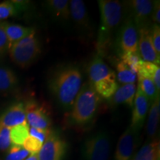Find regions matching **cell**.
I'll return each instance as SVG.
<instances>
[{
	"label": "cell",
	"mask_w": 160,
	"mask_h": 160,
	"mask_svg": "<svg viewBox=\"0 0 160 160\" xmlns=\"http://www.w3.org/2000/svg\"><path fill=\"white\" fill-rule=\"evenodd\" d=\"M82 73L73 65H62L52 73L48 86L57 102L65 108H71L82 87Z\"/></svg>",
	"instance_id": "6da1fadb"
},
{
	"label": "cell",
	"mask_w": 160,
	"mask_h": 160,
	"mask_svg": "<svg viewBox=\"0 0 160 160\" xmlns=\"http://www.w3.org/2000/svg\"><path fill=\"white\" fill-rule=\"evenodd\" d=\"M100 97L90 82L83 84L72 106L71 118L74 124L85 125L97 114Z\"/></svg>",
	"instance_id": "7a4b0ae2"
},
{
	"label": "cell",
	"mask_w": 160,
	"mask_h": 160,
	"mask_svg": "<svg viewBox=\"0 0 160 160\" xmlns=\"http://www.w3.org/2000/svg\"><path fill=\"white\" fill-rule=\"evenodd\" d=\"M98 5L101 14L99 41L102 45L108 41L112 32L119 25L122 18L123 8L119 1L99 0Z\"/></svg>",
	"instance_id": "3957f363"
},
{
	"label": "cell",
	"mask_w": 160,
	"mask_h": 160,
	"mask_svg": "<svg viewBox=\"0 0 160 160\" xmlns=\"http://www.w3.org/2000/svg\"><path fill=\"white\" fill-rule=\"evenodd\" d=\"M41 53V45L35 33L13 43L9 48V54L13 63L21 68L31 65Z\"/></svg>",
	"instance_id": "277c9868"
},
{
	"label": "cell",
	"mask_w": 160,
	"mask_h": 160,
	"mask_svg": "<svg viewBox=\"0 0 160 160\" xmlns=\"http://www.w3.org/2000/svg\"><path fill=\"white\" fill-rule=\"evenodd\" d=\"M111 151V141L108 135L102 131L85 139L82 146L85 160H108Z\"/></svg>",
	"instance_id": "5b68a950"
},
{
	"label": "cell",
	"mask_w": 160,
	"mask_h": 160,
	"mask_svg": "<svg viewBox=\"0 0 160 160\" xmlns=\"http://www.w3.org/2000/svg\"><path fill=\"white\" fill-rule=\"evenodd\" d=\"M65 140L57 132L51 131L48 137L38 153L39 160H63L67 153Z\"/></svg>",
	"instance_id": "8992f818"
},
{
	"label": "cell",
	"mask_w": 160,
	"mask_h": 160,
	"mask_svg": "<svg viewBox=\"0 0 160 160\" xmlns=\"http://www.w3.org/2000/svg\"><path fill=\"white\" fill-rule=\"evenodd\" d=\"M25 105L26 119L31 128L44 130L50 128L52 123L51 113L44 104L30 101Z\"/></svg>",
	"instance_id": "52a82bcc"
},
{
	"label": "cell",
	"mask_w": 160,
	"mask_h": 160,
	"mask_svg": "<svg viewBox=\"0 0 160 160\" xmlns=\"http://www.w3.org/2000/svg\"><path fill=\"white\" fill-rule=\"evenodd\" d=\"M139 29L131 17L125 20L119 30L118 35V45L122 53L138 52Z\"/></svg>",
	"instance_id": "ba28073f"
},
{
	"label": "cell",
	"mask_w": 160,
	"mask_h": 160,
	"mask_svg": "<svg viewBox=\"0 0 160 160\" xmlns=\"http://www.w3.org/2000/svg\"><path fill=\"white\" fill-rule=\"evenodd\" d=\"M139 131L129 127L119 138L114 160H130L137 145Z\"/></svg>",
	"instance_id": "9c48e42d"
},
{
	"label": "cell",
	"mask_w": 160,
	"mask_h": 160,
	"mask_svg": "<svg viewBox=\"0 0 160 160\" xmlns=\"http://www.w3.org/2000/svg\"><path fill=\"white\" fill-rule=\"evenodd\" d=\"M151 105V104L147 97L142 93L141 89L137 87L133 100V111L130 127L140 131L145 122V119Z\"/></svg>",
	"instance_id": "30bf717a"
},
{
	"label": "cell",
	"mask_w": 160,
	"mask_h": 160,
	"mask_svg": "<svg viewBox=\"0 0 160 160\" xmlns=\"http://www.w3.org/2000/svg\"><path fill=\"white\" fill-rule=\"evenodd\" d=\"M138 52L142 61L148 62L159 66L160 56L153 48L151 39V33L148 28L139 29Z\"/></svg>",
	"instance_id": "8fae6325"
},
{
	"label": "cell",
	"mask_w": 160,
	"mask_h": 160,
	"mask_svg": "<svg viewBox=\"0 0 160 160\" xmlns=\"http://www.w3.org/2000/svg\"><path fill=\"white\" fill-rule=\"evenodd\" d=\"M129 5L131 11V18L138 29L148 28L146 25L148 20L151 19L153 2L150 0H133L130 2Z\"/></svg>",
	"instance_id": "7c38bea8"
},
{
	"label": "cell",
	"mask_w": 160,
	"mask_h": 160,
	"mask_svg": "<svg viewBox=\"0 0 160 160\" xmlns=\"http://www.w3.org/2000/svg\"><path fill=\"white\" fill-rule=\"evenodd\" d=\"M25 122H27L25 105L23 102L13 104L0 115V125L9 128L21 125Z\"/></svg>",
	"instance_id": "4fadbf2b"
},
{
	"label": "cell",
	"mask_w": 160,
	"mask_h": 160,
	"mask_svg": "<svg viewBox=\"0 0 160 160\" xmlns=\"http://www.w3.org/2000/svg\"><path fill=\"white\" fill-rule=\"evenodd\" d=\"M115 74L99 55L95 56L88 66V75L91 85Z\"/></svg>",
	"instance_id": "5bb4252c"
},
{
	"label": "cell",
	"mask_w": 160,
	"mask_h": 160,
	"mask_svg": "<svg viewBox=\"0 0 160 160\" xmlns=\"http://www.w3.org/2000/svg\"><path fill=\"white\" fill-rule=\"evenodd\" d=\"M136 91L137 88L134 84H125L119 86L113 97L111 98V103L114 105L124 104L132 108L133 105Z\"/></svg>",
	"instance_id": "9a60e30c"
},
{
	"label": "cell",
	"mask_w": 160,
	"mask_h": 160,
	"mask_svg": "<svg viewBox=\"0 0 160 160\" xmlns=\"http://www.w3.org/2000/svg\"><path fill=\"white\" fill-rule=\"evenodd\" d=\"M5 31L9 42V48L13 43L35 33L34 29L32 28L25 27L17 24H11L6 22H5Z\"/></svg>",
	"instance_id": "2e32d148"
},
{
	"label": "cell",
	"mask_w": 160,
	"mask_h": 160,
	"mask_svg": "<svg viewBox=\"0 0 160 160\" xmlns=\"http://www.w3.org/2000/svg\"><path fill=\"white\" fill-rule=\"evenodd\" d=\"M70 2V14L78 25L87 28L89 25V17L85 3L82 0H71Z\"/></svg>",
	"instance_id": "e0dca14e"
},
{
	"label": "cell",
	"mask_w": 160,
	"mask_h": 160,
	"mask_svg": "<svg viewBox=\"0 0 160 160\" xmlns=\"http://www.w3.org/2000/svg\"><path fill=\"white\" fill-rule=\"evenodd\" d=\"M160 117V101L159 97H157L151 104V108L149 110L148 117L147 125H146V131L149 139L151 140L157 134L158 125Z\"/></svg>",
	"instance_id": "ac0fdd59"
},
{
	"label": "cell",
	"mask_w": 160,
	"mask_h": 160,
	"mask_svg": "<svg viewBox=\"0 0 160 160\" xmlns=\"http://www.w3.org/2000/svg\"><path fill=\"white\" fill-rule=\"evenodd\" d=\"M96 92L100 97L111 99L118 88V84L116 80V74H113L97 82L93 85Z\"/></svg>",
	"instance_id": "d6986e66"
},
{
	"label": "cell",
	"mask_w": 160,
	"mask_h": 160,
	"mask_svg": "<svg viewBox=\"0 0 160 160\" xmlns=\"http://www.w3.org/2000/svg\"><path fill=\"white\" fill-rule=\"evenodd\" d=\"M137 74L140 77L148 78L153 82L157 89H160V68L155 64L141 60L138 67Z\"/></svg>",
	"instance_id": "ffe728a7"
},
{
	"label": "cell",
	"mask_w": 160,
	"mask_h": 160,
	"mask_svg": "<svg viewBox=\"0 0 160 160\" xmlns=\"http://www.w3.org/2000/svg\"><path fill=\"white\" fill-rule=\"evenodd\" d=\"M48 8L56 18L62 21H68L70 14V2L68 0H48L46 2Z\"/></svg>",
	"instance_id": "44dd1931"
},
{
	"label": "cell",
	"mask_w": 160,
	"mask_h": 160,
	"mask_svg": "<svg viewBox=\"0 0 160 160\" xmlns=\"http://www.w3.org/2000/svg\"><path fill=\"white\" fill-rule=\"evenodd\" d=\"M18 79L9 68L0 66V93H8L17 86Z\"/></svg>",
	"instance_id": "7402d4cb"
},
{
	"label": "cell",
	"mask_w": 160,
	"mask_h": 160,
	"mask_svg": "<svg viewBox=\"0 0 160 160\" xmlns=\"http://www.w3.org/2000/svg\"><path fill=\"white\" fill-rule=\"evenodd\" d=\"M159 141L152 139L144 145L133 160H159Z\"/></svg>",
	"instance_id": "603a6c76"
},
{
	"label": "cell",
	"mask_w": 160,
	"mask_h": 160,
	"mask_svg": "<svg viewBox=\"0 0 160 160\" xmlns=\"http://www.w3.org/2000/svg\"><path fill=\"white\" fill-rule=\"evenodd\" d=\"M25 2L5 1L0 2V21L15 17L24 8Z\"/></svg>",
	"instance_id": "cb8c5ba5"
},
{
	"label": "cell",
	"mask_w": 160,
	"mask_h": 160,
	"mask_svg": "<svg viewBox=\"0 0 160 160\" xmlns=\"http://www.w3.org/2000/svg\"><path fill=\"white\" fill-rule=\"evenodd\" d=\"M29 125L27 122L10 129V139L11 145H23L25 140L29 136Z\"/></svg>",
	"instance_id": "d4e9b609"
},
{
	"label": "cell",
	"mask_w": 160,
	"mask_h": 160,
	"mask_svg": "<svg viewBox=\"0 0 160 160\" xmlns=\"http://www.w3.org/2000/svg\"><path fill=\"white\" fill-rule=\"evenodd\" d=\"M138 87L141 89L142 93L147 97L151 104L159 97V91H158L153 82L148 78L138 76Z\"/></svg>",
	"instance_id": "484cf974"
},
{
	"label": "cell",
	"mask_w": 160,
	"mask_h": 160,
	"mask_svg": "<svg viewBox=\"0 0 160 160\" xmlns=\"http://www.w3.org/2000/svg\"><path fill=\"white\" fill-rule=\"evenodd\" d=\"M118 81L122 85L125 84H134L137 74L134 73L123 62L120 61L117 65Z\"/></svg>",
	"instance_id": "4316f807"
},
{
	"label": "cell",
	"mask_w": 160,
	"mask_h": 160,
	"mask_svg": "<svg viewBox=\"0 0 160 160\" xmlns=\"http://www.w3.org/2000/svg\"><path fill=\"white\" fill-rule=\"evenodd\" d=\"M121 59L122 62H123L125 65L128 66L132 71L137 74L139 64L142 60L139 53H131V52L122 53Z\"/></svg>",
	"instance_id": "83f0119b"
},
{
	"label": "cell",
	"mask_w": 160,
	"mask_h": 160,
	"mask_svg": "<svg viewBox=\"0 0 160 160\" xmlns=\"http://www.w3.org/2000/svg\"><path fill=\"white\" fill-rule=\"evenodd\" d=\"M28 155L29 153L24 148L23 146L11 145L5 160H23Z\"/></svg>",
	"instance_id": "f1b7e54d"
},
{
	"label": "cell",
	"mask_w": 160,
	"mask_h": 160,
	"mask_svg": "<svg viewBox=\"0 0 160 160\" xmlns=\"http://www.w3.org/2000/svg\"><path fill=\"white\" fill-rule=\"evenodd\" d=\"M42 147V142L36 138L28 136L23 143V148L31 154H37Z\"/></svg>",
	"instance_id": "f546056e"
},
{
	"label": "cell",
	"mask_w": 160,
	"mask_h": 160,
	"mask_svg": "<svg viewBox=\"0 0 160 160\" xmlns=\"http://www.w3.org/2000/svg\"><path fill=\"white\" fill-rule=\"evenodd\" d=\"M9 128L0 125V151H5L10 148L11 145L10 139Z\"/></svg>",
	"instance_id": "4dcf8cb0"
},
{
	"label": "cell",
	"mask_w": 160,
	"mask_h": 160,
	"mask_svg": "<svg viewBox=\"0 0 160 160\" xmlns=\"http://www.w3.org/2000/svg\"><path fill=\"white\" fill-rule=\"evenodd\" d=\"M151 33V39L152 45L153 48L157 53L158 55L160 56V28L159 25L154 24L150 31Z\"/></svg>",
	"instance_id": "1f68e13d"
},
{
	"label": "cell",
	"mask_w": 160,
	"mask_h": 160,
	"mask_svg": "<svg viewBox=\"0 0 160 160\" xmlns=\"http://www.w3.org/2000/svg\"><path fill=\"white\" fill-rule=\"evenodd\" d=\"M9 50V42L5 31V22H0V56Z\"/></svg>",
	"instance_id": "d6a6232c"
},
{
	"label": "cell",
	"mask_w": 160,
	"mask_h": 160,
	"mask_svg": "<svg viewBox=\"0 0 160 160\" xmlns=\"http://www.w3.org/2000/svg\"><path fill=\"white\" fill-rule=\"evenodd\" d=\"M50 133H51V130L50 129L44 130L34 128H31L29 129V135L39 140L41 142L45 141Z\"/></svg>",
	"instance_id": "836d02e7"
},
{
	"label": "cell",
	"mask_w": 160,
	"mask_h": 160,
	"mask_svg": "<svg viewBox=\"0 0 160 160\" xmlns=\"http://www.w3.org/2000/svg\"><path fill=\"white\" fill-rule=\"evenodd\" d=\"M160 2L154 1L153 2V11L151 13V19L156 25H159L160 23Z\"/></svg>",
	"instance_id": "e575fe53"
},
{
	"label": "cell",
	"mask_w": 160,
	"mask_h": 160,
	"mask_svg": "<svg viewBox=\"0 0 160 160\" xmlns=\"http://www.w3.org/2000/svg\"><path fill=\"white\" fill-rule=\"evenodd\" d=\"M25 160H39V159H38L37 154H31L28 158H27Z\"/></svg>",
	"instance_id": "d590c367"
}]
</instances>
